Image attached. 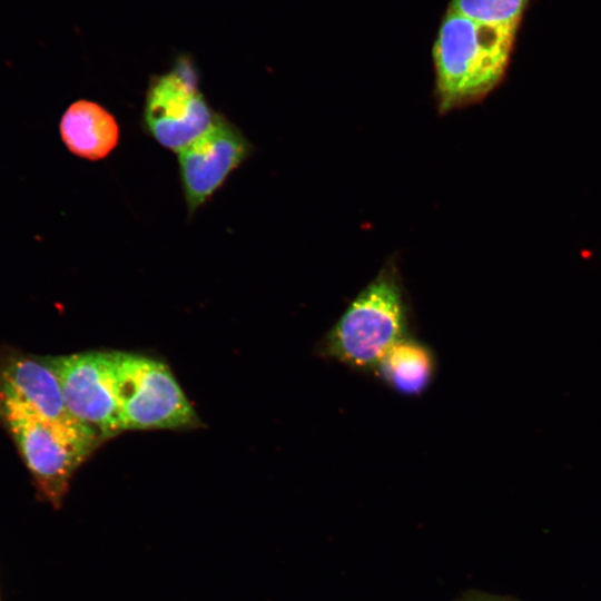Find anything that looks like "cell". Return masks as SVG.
I'll list each match as a JSON object with an SVG mask.
<instances>
[{
  "mask_svg": "<svg viewBox=\"0 0 601 601\" xmlns=\"http://www.w3.org/2000/svg\"><path fill=\"white\" fill-rule=\"evenodd\" d=\"M375 370L398 393L418 395L431 383L434 358L424 344L405 337L385 354Z\"/></svg>",
  "mask_w": 601,
  "mask_h": 601,
  "instance_id": "obj_10",
  "label": "cell"
},
{
  "mask_svg": "<svg viewBox=\"0 0 601 601\" xmlns=\"http://www.w3.org/2000/svg\"><path fill=\"white\" fill-rule=\"evenodd\" d=\"M213 110L199 88L190 58H178L165 73L150 79L144 105L148 134L164 148L181 151L214 124Z\"/></svg>",
  "mask_w": 601,
  "mask_h": 601,
  "instance_id": "obj_5",
  "label": "cell"
},
{
  "mask_svg": "<svg viewBox=\"0 0 601 601\" xmlns=\"http://www.w3.org/2000/svg\"><path fill=\"white\" fill-rule=\"evenodd\" d=\"M406 314L395 272L383 269L353 300L324 342L326 355L357 368L375 370L405 338Z\"/></svg>",
  "mask_w": 601,
  "mask_h": 601,
  "instance_id": "obj_3",
  "label": "cell"
},
{
  "mask_svg": "<svg viewBox=\"0 0 601 601\" xmlns=\"http://www.w3.org/2000/svg\"><path fill=\"white\" fill-rule=\"evenodd\" d=\"M0 423L11 436L38 493L59 508L76 470L102 442L80 421L60 422L0 397Z\"/></svg>",
  "mask_w": 601,
  "mask_h": 601,
  "instance_id": "obj_2",
  "label": "cell"
},
{
  "mask_svg": "<svg viewBox=\"0 0 601 601\" xmlns=\"http://www.w3.org/2000/svg\"><path fill=\"white\" fill-rule=\"evenodd\" d=\"M529 0H452L447 10L472 20L519 29Z\"/></svg>",
  "mask_w": 601,
  "mask_h": 601,
  "instance_id": "obj_11",
  "label": "cell"
},
{
  "mask_svg": "<svg viewBox=\"0 0 601 601\" xmlns=\"http://www.w3.org/2000/svg\"><path fill=\"white\" fill-rule=\"evenodd\" d=\"M252 151L253 146L240 129L218 114L206 132L178 152L189 215L213 197Z\"/></svg>",
  "mask_w": 601,
  "mask_h": 601,
  "instance_id": "obj_7",
  "label": "cell"
},
{
  "mask_svg": "<svg viewBox=\"0 0 601 601\" xmlns=\"http://www.w3.org/2000/svg\"><path fill=\"white\" fill-rule=\"evenodd\" d=\"M115 391L121 431L200 425L169 367L147 356L115 352Z\"/></svg>",
  "mask_w": 601,
  "mask_h": 601,
  "instance_id": "obj_4",
  "label": "cell"
},
{
  "mask_svg": "<svg viewBox=\"0 0 601 601\" xmlns=\"http://www.w3.org/2000/svg\"><path fill=\"white\" fill-rule=\"evenodd\" d=\"M0 397L49 420L79 421L67 408L59 380L43 356L14 348L0 352Z\"/></svg>",
  "mask_w": 601,
  "mask_h": 601,
  "instance_id": "obj_8",
  "label": "cell"
},
{
  "mask_svg": "<svg viewBox=\"0 0 601 601\" xmlns=\"http://www.w3.org/2000/svg\"><path fill=\"white\" fill-rule=\"evenodd\" d=\"M57 375L69 412L101 441L122 432L119 422L114 352L91 351L43 356Z\"/></svg>",
  "mask_w": 601,
  "mask_h": 601,
  "instance_id": "obj_6",
  "label": "cell"
},
{
  "mask_svg": "<svg viewBox=\"0 0 601 601\" xmlns=\"http://www.w3.org/2000/svg\"><path fill=\"white\" fill-rule=\"evenodd\" d=\"M518 30L447 10L433 48L441 112L474 104L494 89L508 67Z\"/></svg>",
  "mask_w": 601,
  "mask_h": 601,
  "instance_id": "obj_1",
  "label": "cell"
},
{
  "mask_svg": "<svg viewBox=\"0 0 601 601\" xmlns=\"http://www.w3.org/2000/svg\"><path fill=\"white\" fill-rule=\"evenodd\" d=\"M59 134L75 156L96 161L108 157L118 146L120 128L100 104L87 99L73 101L59 122Z\"/></svg>",
  "mask_w": 601,
  "mask_h": 601,
  "instance_id": "obj_9",
  "label": "cell"
}]
</instances>
